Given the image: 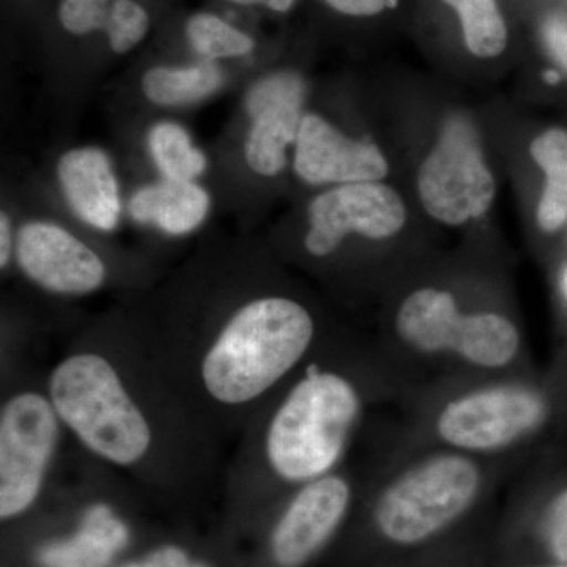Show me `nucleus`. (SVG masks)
Instances as JSON below:
<instances>
[{"label":"nucleus","instance_id":"nucleus-29","mask_svg":"<svg viewBox=\"0 0 567 567\" xmlns=\"http://www.w3.org/2000/svg\"><path fill=\"white\" fill-rule=\"evenodd\" d=\"M565 287H566V295H567V270H566V276H565Z\"/></svg>","mask_w":567,"mask_h":567},{"label":"nucleus","instance_id":"nucleus-24","mask_svg":"<svg viewBox=\"0 0 567 567\" xmlns=\"http://www.w3.org/2000/svg\"><path fill=\"white\" fill-rule=\"evenodd\" d=\"M331 10L352 18H372L383 13L391 0H322Z\"/></svg>","mask_w":567,"mask_h":567},{"label":"nucleus","instance_id":"nucleus-6","mask_svg":"<svg viewBox=\"0 0 567 567\" xmlns=\"http://www.w3.org/2000/svg\"><path fill=\"white\" fill-rule=\"evenodd\" d=\"M50 390L55 413L100 457L132 465L147 453L151 427L110 361L73 354L52 372Z\"/></svg>","mask_w":567,"mask_h":567},{"label":"nucleus","instance_id":"nucleus-27","mask_svg":"<svg viewBox=\"0 0 567 567\" xmlns=\"http://www.w3.org/2000/svg\"><path fill=\"white\" fill-rule=\"evenodd\" d=\"M13 251V237H11V223L9 216L2 213L0 216V265L6 268L10 262Z\"/></svg>","mask_w":567,"mask_h":567},{"label":"nucleus","instance_id":"nucleus-20","mask_svg":"<svg viewBox=\"0 0 567 567\" xmlns=\"http://www.w3.org/2000/svg\"><path fill=\"white\" fill-rule=\"evenodd\" d=\"M223 84V71L216 62L196 65H156L142 76V91L159 106H185L213 95Z\"/></svg>","mask_w":567,"mask_h":567},{"label":"nucleus","instance_id":"nucleus-18","mask_svg":"<svg viewBox=\"0 0 567 567\" xmlns=\"http://www.w3.org/2000/svg\"><path fill=\"white\" fill-rule=\"evenodd\" d=\"M126 539L125 525L106 506H95L85 514L80 533L44 548L41 561L47 567H103Z\"/></svg>","mask_w":567,"mask_h":567},{"label":"nucleus","instance_id":"nucleus-5","mask_svg":"<svg viewBox=\"0 0 567 567\" xmlns=\"http://www.w3.org/2000/svg\"><path fill=\"white\" fill-rule=\"evenodd\" d=\"M315 316L289 297L257 298L235 312L205 354L203 380L224 404H245L292 375L312 353Z\"/></svg>","mask_w":567,"mask_h":567},{"label":"nucleus","instance_id":"nucleus-3","mask_svg":"<svg viewBox=\"0 0 567 567\" xmlns=\"http://www.w3.org/2000/svg\"><path fill=\"white\" fill-rule=\"evenodd\" d=\"M404 393L375 344L349 352L347 360L309 361L265 432L271 475L300 488L338 472L368 417L394 410Z\"/></svg>","mask_w":567,"mask_h":567},{"label":"nucleus","instance_id":"nucleus-4","mask_svg":"<svg viewBox=\"0 0 567 567\" xmlns=\"http://www.w3.org/2000/svg\"><path fill=\"white\" fill-rule=\"evenodd\" d=\"M377 454L365 476L369 527L380 543L398 550L427 546L445 536L528 462L416 445L386 431Z\"/></svg>","mask_w":567,"mask_h":567},{"label":"nucleus","instance_id":"nucleus-26","mask_svg":"<svg viewBox=\"0 0 567 567\" xmlns=\"http://www.w3.org/2000/svg\"><path fill=\"white\" fill-rule=\"evenodd\" d=\"M237 7H264V9L287 13L297 6L298 0H226Z\"/></svg>","mask_w":567,"mask_h":567},{"label":"nucleus","instance_id":"nucleus-21","mask_svg":"<svg viewBox=\"0 0 567 567\" xmlns=\"http://www.w3.org/2000/svg\"><path fill=\"white\" fill-rule=\"evenodd\" d=\"M147 144L153 162L167 181L194 182L207 169V156L178 123H156Z\"/></svg>","mask_w":567,"mask_h":567},{"label":"nucleus","instance_id":"nucleus-14","mask_svg":"<svg viewBox=\"0 0 567 567\" xmlns=\"http://www.w3.org/2000/svg\"><path fill=\"white\" fill-rule=\"evenodd\" d=\"M58 177L71 210L95 227L115 229L121 216V194L110 156L99 147L73 148L58 164Z\"/></svg>","mask_w":567,"mask_h":567},{"label":"nucleus","instance_id":"nucleus-10","mask_svg":"<svg viewBox=\"0 0 567 567\" xmlns=\"http://www.w3.org/2000/svg\"><path fill=\"white\" fill-rule=\"evenodd\" d=\"M357 480L331 473L297 488L271 535V555L279 567H300L338 532L352 509Z\"/></svg>","mask_w":567,"mask_h":567},{"label":"nucleus","instance_id":"nucleus-25","mask_svg":"<svg viewBox=\"0 0 567 567\" xmlns=\"http://www.w3.org/2000/svg\"><path fill=\"white\" fill-rule=\"evenodd\" d=\"M142 567H193L185 551L177 547H164L152 555Z\"/></svg>","mask_w":567,"mask_h":567},{"label":"nucleus","instance_id":"nucleus-9","mask_svg":"<svg viewBox=\"0 0 567 567\" xmlns=\"http://www.w3.org/2000/svg\"><path fill=\"white\" fill-rule=\"evenodd\" d=\"M305 249L312 259L334 256L352 235L364 240H393L404 230V200L380 182L349 183L328 189L309 205Z\"/></svg>","mask_w":567,"mask_h":567},{"label":"nucleus","instance_id":"nucleus-19","mask_svg":"<svg viewBox=\"0 0 567 567\" xmlns=\"http://www.w3.org/2000/svg\"><path fill=\"white\" fill-rule=\"evenodd\" d=\"M529 153L546 174L537 224L544 233H558L567 223V130L551 128L539 134Z\"/></svg>","mask_w":567,"mask_h":567},{"label":"nucleus","instance_id":"nucleus-13","mask_svg":"<svg viewBox=\"0 0 567 567\" xmlns=\"http://www.w3.org/2000/svg\"><path fill=\"white\" fill-rule=\"evenodd\" d=\"M293 166L298 177L311 185L380 182L390 173L375 144L350 140L317 114L301 118Z\"/></svg>","mask_w":567,"mask_h":567},{"label":"nucleus","instance_id":"nucleus-15","mask_svg":"<svg viewBox=\"0 0 567 567\" xmlns=\"http://www.w3.org/2000/svg\"><path fill=\"white\" fill-rule=\"evenodd\" d=\"M58 20L73 37L103 33L115 54L140 47L152 28L151 13L140 0H61Z\"/></svg>","mask_w":567,"mask_h":567},{"label":"nucleus","instance_id":"nucleus-17","mask_svg":"<svg viewBox=\"0 0 567 567\" xmlns=\"http://www.w3.org/2000/svg\"><path fill=\"white\" fill-rule=\"evenodd\" d=\"M525 465L514 481L522 507L528 509L533 535L554 563H567V475L551 476L555 484H550L547 473L532 465L525 470Z\"/></svg>","mask_w":567,"mask_h":567},{"label":"nucleus","instance_id":"nucleus-23","mask_svg":"<svg viewBox=\"0 0 567 567\" xmlns=\"http://www.w3.org/2000/svg\"><path fill=\"white\" fill-rule=\"evenodd\" d=\"M185 35L192 50L207 62L245 58L256 47L248 33L210 11L193 14L186 21Z\"/></svg>","mask_w":567,"mask_h":567},{"label":"nucleus","instance_id":"nucleus-16","mask_svg":"<svg viewBox=\"0 0 567 567\" xmlns=\"http://www.w3.org/2000/svg\"><path fill=\"white\" fill-rule=\"evenodd\" d=\"M210 212V196L194 182L167 181L144 186L130 200L134 221L152 224L166 234L193 233Z\"/></svg>","mask_w":567,"mask_h":567},{"label":"nucleus","instance_id":"nucleus-2","mask_svg":"<svg viewBox=\"0 0 567 567\" xmlns=\"http://www.w3.org/2000/svg\"><path fill=\"white\" fill-rule=\"evenodd\" d=\"M566 379L535 369L425 388L406 393L383 429L416 445L529 461L567 413Z\"/></svg>","mask_w":567,"mask_h":567},{"label":"nucleus","instance_id":"nucleus-7","mask_svg":"<svg viewBox=\"0 0 567 567\" xmlns=\"http://www.w3.org/2000/svg\"><path fill=\"white\" fill-rule=\"evenodd\" d=\"M421 204L435 221L462 226L494 204L496 183L475 126L456 115L445 123L417 174Z\"/></svg>","mask_w":567,"mask_h":567},{"label":"nucleus","instance_id":"nucleus-11","mask_svg":"<svg viewBox=\"0 0 567 567\" xmlns=\"http://www.w3.org/2000/svg\"><path fill=\"white\" fill-rule=\"evenodd\" d=\"M14 248L22 274L50 292L87 295L100 289L106 279V267L99 254L55 224H25Z\"/></svg>","mask_w":567,"mask_h":567},{"label":"nucleus","instance_id":"nucleus-8","mask_svg":"<svg viewBox=\"0 0 567 567\" xmlns=\"http://www.w3.org/2000/svg\"><path fill=\"white\" fill-rule=\"evenodd\" d=\"M58 417L43 395L10 399L0 415V516H18L35 502L58 445Z\"/></svg>","mask_w":567,"mask_h":567},{"label":"nucleus","instance_id":"nucleus-30","mask_svg":"<svg viewBox=\"0 0 567 567\" xmlns=\"http://www.w3.org/2000/svg\"><path fill=\"white\" fill-rule=\"evenodd\" d=\"M126 567H142V566H137V565H132V566H126Z\"/></svg>","mask_w":567,"mask_h":567},{"label":"nucleus","instance_id":"nucleus-22","mask_svg":"<svg viewBox=\"0 0 567 567\" xmlns=\"http://www.w3.org/2000/svg\"><path fill=\"white\" fill-rule=\"evenodd\" d=\"M456 11L466 48L480 59H494L505 52L509 33L496 0H442Z\"/></svg>","mask_w":567,"mask_h":567},{"label":"nucleus","instance_id":"nucleus-12","mask_svg":"<svg viewBox=\"0 0 567 567\" xmlns=\"http://www.w3.org/2000/svg\"><path fill=\"white\" fill-rule=\"evenodd\" d=\"M306 84L300 74L279 71L267 74L246 95L252 126L246 141V163L254 173L275 177L287 163V148L297 141Z\"/></svg>","mask_w":567,"mask_h":567},{"label":"nucleus","instance_id":"nucleus-28","mask_svg":"<svg viewBox=\"0 0 567 567\" xmlns=\"http://www.w3.org/2000/svg\"><path fill=\"white\" fill-rule=\"evenodd\" d=\"M536 567H567V563H551V565Z\"/></svg>","mask_w":567,"mask_h":567},{"label":"nucleus","instance_id":"nucleus-1","mask_svg":"<svg viewBox=\"0 0 567 567\" xmlns=\"http://www.w3.org/2000/svg\"><path fill=\"white\" fill-rule=\"evenodd\" d=\"M374 344L405 393L535 371L513 312L477 303L450 284L423 282L398 295ZM402 395V398H404Z\"/></svg>","mask_w":567,"mask_h":567}]
</instances>
